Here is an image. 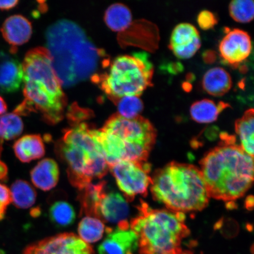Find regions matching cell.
I'll use <instances>...</instances> for the list:
<instances>
[{
  "mask_svg": "<svg viewBox=\"0 0 254 254\" xmlns=\"http://www.w3.org/2000/svg\"><path fill=\"white\" fill-rule=\"evenodd\" d=\"M46 48L63 87L70 88L99 74L110 64L79 25L68 19L50 25L46 32Z\"/></svg>",
  "mask_w": 254,
  "mask_h": 254,
  "instance_id": "cell-1",
  "label": "cell"
},
{
  "mask_svg": "<svg viewBox=\"0 0 254 254\" xmlns=\"http://www.w3.org/2000/svg\"><path fill=\"white\" fill-rule=\"evenodd\" d=\"M200 161V171L210 197L225 202L242 197L252 187L254 158L227 133Z\"/></svg>",
  "mask_w": 254,
  "mask_h": 254,
  "instance_id": "cell-2",
  "label": "cell"
},
{
  "mask_svg": "<svg viewBox=\"0 0 254 254\" xmlns=\"http://www.w3.org/2000/svg\"><path fill=\"white\" fill-rule=\"evenodd\" d=\"M22 66L24 99L14 113L18 116L39 113L50 125L61 122L66 107V97L46 48L37 47L28 51Z\"/></svg>",
  "mask_w": 254,
  "mask_h": 254,
  "instance_id": "cell-3",
  "label": "cell"
},
{
  "mask_svg": "<svg viewBox=\"0 0 254 254\" xmlns=\"http://www.w3.org/2000/svg\"><path fill=\"white\" fill-rule=\"evenodd\" d=\"M95 134L110 167L120 161L147 162L157 133L141 116L128 119L116 113Z\"/></svg>",
  "mask_w": 254,
  "mask_h": 254,
  "instance_id": "cell-4",
  "label": "cell"
},
{
  "mask_svg": "<svg viewBox=\"0 0 254 254\" xmlns=\"http://www.w3.org/2000/svg\"><path fill=\"white\" fill-rule=\"evenodd\" d=\"M150 186L155 200L184 214L202 211L210 198L201 171L191 164L171 162L155 171Z\"/></svg>",
  "mask_w": 254,
  "mask_h": 254,
  "instance_id": "cell-5",
  "label": "cell"
},
{
  "mask_svg": "<svg viewBox=\"0 0 254 254\" xmlns=\"http://www.w3.org/2000/svg\"><path fill=\"white\" fill-rule=\"evenodd\" d=\"M95 129L80 123L66 129L56 151L67 166L68 177L72 186L79 190L94 179H101L109 166L95 134Z\"/></svg>",
  "mask_w": 254,
  "mask_h": 254,
  "instance_id": "cell-6",
  "label": "cell"
},
{
  "mask_svg": "<svg viewBox=\"0 0 254 254\" xmlns=\"http://www.w3.org/2000/svg\"><path fill=\"white\" fill-rule=\"evenodd\" d=\"M138 209L129 227L138 237L139 254H182V241L190 234L185 215L152 209L144 202Z\"/></svg>",
  "mask_w": 254,
  "mask_h": 254,
  "instance_id": "cell-7",
  "label": "cell"
},
{
  "mask_svg": "<svg viewBox=\"0 0 254 254\" xmlns=\"http://www.w3.org/2000/svg\"><path fill=\"white\" fill-rule=\"evenodd\" d=\"M107 72L91 79L114 103L125 96L140 97L152 85L154 68L145 55H123L110 63Z\"/></svg>",
  "mask_w": 254,
  "mask_h": 254,
  "instance_id": "cell-8",
  "label": "cell"
},
{
  "mask_svg": "<svg viewBox=\"0 0 254 254\" xmlns=\"http://www.w3.org/2000/svg\"><path fill=\"white\" fill-rule=\"evenodd\" d=\"M109 168L127 201L147 195L151 184V165L147 162L120 161Z\"/></svg>",
  "mask_w": 254,
  "mask_h": 254,
  "instance_id": "cell-9",
  "label": "cell"
},
{
  "mask_svg": "<svg viewBox=\"0 0 254 254\" xmlns=\"http://www.w3.org/2000/svg\"><path fill=\"white\" fill-rule=\"evenodd\" d=\"M23 254H94V252L76 235L64 233L28 246Z\"/></svg>",
  "mask_w": 254,
  "mask_h": 254,
  "instance_id": "cell-10",
  "label": "cell"
},
{
  "mask_svg": "<svg viewBox=\"0 0 254 254\" xmlns=\"http://www.w3.org/2000/svg\"><path fill=\"white\" fill-rule=\"evenodd\" d=\"M128 221L118 224L116 230L111 229L107 236L98 247L99 254H134L138 249L136 234L129 229Z\"/></svg>",
  "mask_w": 254,
  "mask_h": 254,
  "instance_id": "cell-11",
  "label": "cell"
},
{
  "mask_svg": "<svg viewBox=\"0 0 254 254\" xmlns=\"http://www.w3.org/2000/svg\"><path fill=\"white\" fill-rule=\"evenodd\" d=\"M219 51L225 62L231 65H239L252 53V39L246 31L235 28L228 32L222 39Z\"/></svg>",
  "mask_w": 254,
  "mask_h": 254,
  "instance_id": "cell-12",
  "label": "cell"
},
{
  "mask_svg": "<svg viewBox=\"0 0 254 254\" xmlns=\"http://www.w3.org/2000/svg\"><path fill=\"white\" fill-rule=\"evenodd\" d=\"M201 46V37L194 25L183 23L176 25L171 34L170 49L177 58H191Z\"/></svg>",
  "mask_w": 254,
  "mask_h": 254,
  "instance_id": "cell-13",
  "label": "cell"
},
{
  "mask_svg": "<svg viewBox=\"0 0 254 254\" xmlns=\"http://www.w3.org/2000/svg\"><path fill=\"white\" fill-rule=\"evenodd\" d=\"M23 78L22 64L14 56L0 52V92L11 93L17 91Z\"/></svg>",
  "mask_w": 254,
  "mask_h": 254,
  "instance_id": "cell-14",
  "label": "cell"
},
{
  "mask_svg": "<svg viewBox=\"0 0 254 254\" xmlns=\"http://www.w3.org/2000/svg\"><path fill=\"white\" fill-rule=\"evenodd\" d=\"M129 214L128 203L119 192L105 191L98 209V218L101 220L120 223L126 221Z\"/></svg>",
  "mask_w": 254,
  "mask_h": 254,
  "instance_id": "cell-15",
  "label": "cell"
},
{
  "mask_svg": "<svg viewBox=\"0 0 254 254\" xmlns=\"http://www.w3.org/2000/svg\"><path fill=\"white\" fill-rule=\"evenodd\" d=\"M0 31L4 40L12 46V54L18 46L23 45L30 40L32 26L29 20L21 15L8 17L3 23Z\"/></svg>",
  "mask_w": 254,
  "mask_h": 254,
  "instance_id": "cell-16",
  "label": "cell"
},
{
  "mask_svg": "<svg viewBox=\"0 0 254 254\" xmlns=\"http://www.w3.org/2000/svg\"><path fill=\"white\" fill-rule=\"evenodd\" d=\"M59 168L56 162L47 158L41 161L31 171L34 185L41 190H49L55 187L59 179Z\"/></svg>",
  "mask_w": 254,
  "mask_h": 254,
  "instance_id": "cell-17",
  "label": "cell"
},
{
  "mask_svg": "<svg viewBox=\"0 0 254 254\" xmlns=\"http://www.w3.org/2000/svg\"><path fill=\"white\" fill-rule=\"evenodd\" d=\"M233 81L229 73L217 66L208 69L202 78V87L206 93L214 97H221L231 90Z\"/></svg>",
  "mask_w": 254,
  "mask_h": 254,
  "instance_id": "cell-18",
  "label": "cell"
},
{
  "mask_svg": "<svg viewBox=\"0 0 254 254\" xmlns=\"http://www.w3.org/2000/svg\"><path fill=\"white\" fill-rule=\"evenodd\" d=\"M13 148L16 157L23 163H30L45 154L43 139L39 135L23 136L14 143Z\"/></svg>",
  "mask_w": 254,
  "mask_h": 254,
  "instance_id": "cell-19",
  "label": "cell"
},
{
  "mask_svg": "<svg viewBox=\"0 0 254 254\" xmlns=\"http://www.w3.org/2000/svg\"><path fill=\"white\" fill-rule=\"evenodd\" d=\"M230 107V105L222 101L216 103L209 99L201 100L196 101L190 106V115L196 123H213L222 111Z\"/></svg>",
  "mask_w": 254,
  "mask_h": 254,
  "instance_id": "cell-20",
  "label": "cell"
},
{
  "mask_svg": "<svg viewBox=\"0 0 254 254\" xmlns=\"http://www.w3.org/2000/svg\"><path fill=\"white\" fill-rule=\"evenodd\" d=\"M106 183L100 182L96 184L92 183L80 190V201L82 213L98 218V209L102 196L106 191Z\"/></svg>",
  "mask_w": 254,
  "mask_h": 254,
  "instance_id": "cell-21",
  "label": "cell"
},
{
  "mask_svg": "<svg viewBox=\"0 0 254 254\" xmlns=\"http://www.w3.org/2000/svg\"><path fill=\"white\" fill-rule=\"evenodd\" d=\"M254 110L251 109L244 113L241 118L235 123V129L239 136L241 147L248 154L254 157Z\"/></svg>",
  "mask_w": 254,
  "mask_h": 254,
  "instance_id": "cell-22",
  "label": "cell"
},
{
  "mask_svg": "<svg viewBox=\"0 0 254 254\" xmlns=\"http://www.w3.org/2000/svg\"><path fill=\"white\" fill-rule=\"evenodd\" d=\"M107 26L114 31H123L132 24V16L129 8L122 3L111 5L105 12Z\"/></svg>",
  "mask_w": 254,
  "mask_h": 254,
  "instance_id": "cell-23",
  "label": "cell"
},
{
  "mask_svg": "<svg viewBox=\"0 0 254 254\" xmlns=\"http://www.w3.org/2000/svg\"><path fill=\"white\" fill-rule=\"evenodd\" d=\"M111 229L106 228L100 219L86 217L79 222L78 231L79 237L85 243H94L103 238L105 231L108 233Z\"/></svg>",
  "mask_w": 254,
  "mask_h": 254,
  "instance_id": "cell-24",
  "label": "cell"
},
{
  "mask_svg": "<svg viewBox=\"0 0 254 254\" xmlns=\"http://www.w3.org/2000/svg\"><path fill=\"white\" fill-rule=\"evenodd\" d=\"M11 202L16 207L27 209L36 202L37 193L30 184L25 181L18 180L12 184L10 190Z\"/></svg>",
  "mask_w": 254,
  "mask_h": 254,
  "instance_id": "cell-25",
  "label": "cell"
},
{
  "mask_svg": "<svg viewBox=\"0 0 254 254\" xmlns=\"http://www.w3.org/2000/svg\"><path fill=\"white\" fill-rule=\"evenodd\" d=\"M23 129V121L17 114H4L0 116V138L3 140H12L18 137Z\"/></svg>",
  "mask_w": 254,
  "mask_h": 254,
  "instance_id": "cell-26",
  "label": "cell"
},
{
  "mask_svg": "<svg viewBox=\"0 0 254 254\" xmlns=\"http://www.w3.org/2000/svg\"><path fill=\"white\" fill-rule=\"evenodd\" d=\"M51 220L56 226L66 227L74 223L75 212L72 206L65 201H58L51 206L49 210Z\"/></svg>",
  "mask_w": 254,
  "mask_h": 254,
  "instance_id": "cell-27",
  "label": "cell"
},
{
  "mask_svg": "<svg viewBox=\"0 0 254 254\" xmlns=\"http://www.w3.org/2000/svg\"><path fill=\"white\" fill-rule=\"evenodd\" d=\"M229 12L234 20L241 23H250L254 16L253 0H234L229 5Z\"/></svg>",
  "mask_w": 254,
  "mask_h": 254,
  "instance_id": "cell-28",
  "label": "cell"
},
{
  "mask_svg": "<svg viewBox=\"0 0 254 254\" xmlns=\"http://www.w3.org/2000/svg\"><path fill=\"white\" fill-rule=\"evenodd\" d=\"M118 107L119 114L126 119H132L140 115L144 110V103L138 96H125L115 103Z\"/></svg>",
  "mask_w": 254,
  "mask_h": 254,
  "instance_id": "cell-29",
  "label": "cell"
},
{
  "mask_svg": "<svg viewBox=\"0 0 254 254\" xmlns=\"http://www.w3.org/2000/svg\"><path fill=\"white\" fill-rule=\"evenodd\" d=\"M11 202L10 190L7 186L0 184V221L4 218L8 206Z\"/></svg>",
  "mask_w": 254,
  "mask_h": 254,
  "instance_id": "cell-30",
  "label": "cell"
},
{
  "mask_svg": "<svg viewBox=\"0 0 254 254\" xmlns=\"http://www.w3.org/2000/svg\"><path fill=\"white\" fill-rule=\"evenodd\" d=\"M198 22L199 26L203 29H209L217 23L213 14L208 11L201 12L198 15Z\"/></svg>",
  "mask_w": 254,
  "mask_h": 254,
  "instance_id": "cell-31",
  "label": "cell"
},
{
  "mask_svg": "<svg viewBox=\"0 0 254 254\" xmlns=\"http://www.w3.org/2000/svg\"><path fill=\"white\" fill-rule=\"evenodd\" d=\"M8 170L7 165L4 162L0 160V181L2 182L8 180Z\"/></svg>",
  "mask_w": 254,
  "mask_h": 254,
  "instance_id": "cell-32",
  "label": "cell"
},
{
  "mask_svg": "<svg viewBox=\"0 0 254 254\" xmlns=\"http://www.w3.org/2000/svg\"><path fill=\"white\" fill-rule=\"evenodd\" d=\"M18 1L17 0H12V1H0V9L1 10H9L13 8L17 5Z\"/></svg>",
  "mask_w": 254,
  "mask_h": 254,
  "instance_id": "cell-33",
  "label": "cell"
},
{
  "mask_svg": "<svg viewBox=\"0 0 254 254\" xmlns=\"http://www.w3.org/2000/svg\"><path fill=\"white\" fill-rule=\"evenodd\" d=\"M7 110V104L3 98L0 95V116L4 114Z\"/></svg>",
  "mask_w": 254,
  "mask_h": 254,
  "instance_id": "cell-34",
  "label": "cell"
},
{
  "mask_svg": "<svg viewBox=\"0 0 254 254\" xmlns=\"http://www.w3.org/2000/svg\"><path fill=\"white\" fill-rule=\"evenodd\" d=\"M3 150V139L0 138V158L1 157V154Z\"/></svg>",
  "mask_w": 254,
  "mask_h": 254,
  "instance_id": "cell-35",
  "label": "cell"
}]
</instances>
